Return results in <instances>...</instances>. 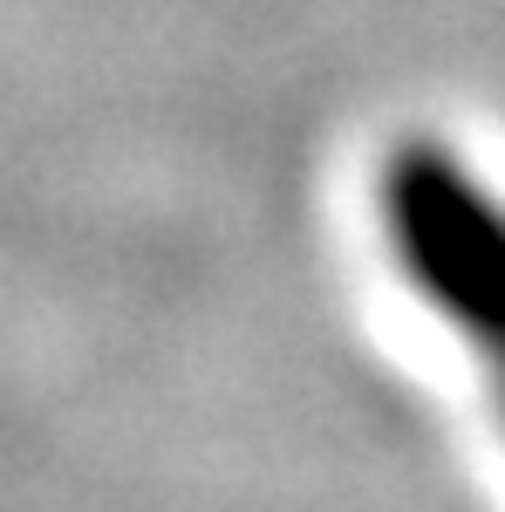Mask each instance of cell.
Here are the masks:
<instances>
[{
	"instance_id": "obj_1",
	"label": "cell",
	"mask_w": 505,
	"mask_h": 512,
	"mask_svg": "<svg viewBox=\"0 0 505 512\" xmlns=\"http://www.w3.org/2000/svg\"><path fill=\"white\" fill-rule=\"evenodd\" d=\"M396 274L478 362L505 355V198L444 144H396L376 171Z\"/></svg>"
},
{
	"instance_id": "obj_2",
	"label": "cell",
	"mask_w": 505,
	"mask_h": 512,
	"mask_svg": "<svg viewBox=\"0 0 505 512\" xmlns=\"http://www.w3.org/2000/svg\"><path fill=\"white\" fill-rule=\"evenodd\" d=\"M485 369H492V383H499V410H505V355H499V362H485Z\"/></svg>"
}]
</instances>
